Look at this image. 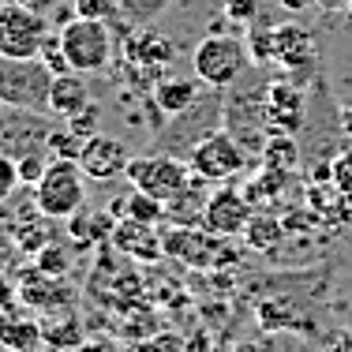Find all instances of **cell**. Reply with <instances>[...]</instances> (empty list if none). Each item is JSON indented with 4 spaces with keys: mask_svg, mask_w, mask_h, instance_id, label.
I'll use <instances>...</instances> for the list:
<instances>
[{
    "mask_svg": "<svg viewBox=\"0 0 352 352\" xmlns=\"http://www.w3.org/2000/svg\"><path fill=\"white\" fill-rule=\"evenodd\" d=\"M221 116H225V90H210V87H206L195 102L184 109V113L169 116V120H165V128L154 131V150L173 154V157H184V162H188V154L206 135L221 131Z\"/></svg>",
    "mask_w": 352,
    "mask_h": 352,
    "instance_id": "1",
    "label": "cell"
},
{
    "mask_svg": "<svg viewBox=\"0 0 352 352\" xmlns=\"http://www.w3.org/2000/svg\"><path fill=\"white\" fill-rule=\"evenodd\" d=\"M60 38V49H64V60L75 75H102L109 64H113V53H116V41H113V27L109 23H98V19H68L60 23L56 30Z\"/></svg>",
    "mask_w": 352,
    "mask_h": 352,
    "instance_id": "2",
    "label": "cell"
},
{
    "mask_svg": "<svg viewBox=\"0 0 352 352\" xmlns=\"http://www.w3.org/2000/svg\"><path fill=\"white\" fill-rule=\"evenodd\" d=\"M38 210L49 217V221H68L82 210L87 203V176H82L79 162L72 157H53L41 173V180L30 188Z\"/></svg>",
    "mask_w": 352,
    "mask_h": 352,
    "instance_id": "3",
    "label": "cell"
},
{
    "mask_svg": "<svg viewBox=\"0 0 352 352\" xmlns=\"http://www.w3.org/2000/svg\"><path fill=\"white\" fill-rule=\"evenodd\" d=\"M248 68V45L236 34H206L191 53V72L203 87L229 90Z\"/></svg>",
    "mask_w": 352,
    "mask_h": 352,
    "instance_id": "4",
    "label": "cell"
},
{
    "mask_svg": "<svg viewBox=\"0 0 352 352\" xmlns=\"http://www.w3.org/2000/svg\"><path fill=\"white\" fill-rule=\"evenodd\" d=\"M49 87H53V72L38 56H30V60L0 56V102L8 109L49 113Z\"/></svg>",
    "mask_w": 352,
    "mask_h": 352,
    "instance_id": "5",
    "label": "cell"
},
{
    "mask_svg": "<svg viewBox=\"0 0 352 352\" xmlns=\"http://www.w3.org/2000/svg\"><path fill=\"white\" fill-rule=\"evenodd\" d=\"M124 176H128V184L135 191H142V195L157 199V203H169V199H176L184 188H188L191 169H188V162H184V157L162 154V150H150V154L131 157L128 169H124Z\"/></svg>",
    "mask_w": 352,
    "mask_h": 352,
    "instance_id": "6",
    "label": "cell"
},
{
    "mask_svg": "<svg viewBox=\"0 0 352 352\" xmlns=\"http://www.w3.org/2000/svg\"><path fill=\"white\" fill-rule=\"evenodd\" d=\"M251 162H255V157H251V150L240 146V142L232 139L225 128L214 131V135H206L188 154V169L195 173L199 180H206V184H229V180H236V176L244 173Z\"/></svg>",
    "mask_w": 352,
    "mask_h": 352,
    "instance_id": "7",
    "label": "cell"
},
{
    "mask_svg": "<svg viewBox=\"0 0 352 352\" xmlns=\"http://www.w3.org/2000/svg\"><path fill=\"white\" fill-rule=\"evenodd\" d=\"M49 38V19L30 8L4 0L0 4V56H15V60H30L41 53V41Z\"/></svg>",
    "mask_w": 352,
    "mask_h": 352,
    "instance_id": "8",
    "label": "cell"
},
{
    "mask_svg": "<svg viewBox=\"0 0 352 352\" xmlns=\"http://www.w3.org/2000/svg\"><path fill=\"white\" fill-rule=\"evenodd\" d=\"M49 135L53 124L41 113H27V109H8L0 120V154H8L12 162L34 154H49Z\"/></svg>",
    "mask_w": 352,
    "mask_h": 352,
    "instance_id": "9",
    "label": "cell"
},
{
    "mask_svg": "<svg viewBox=\"0 0 352 352\" xmlns=\"http://www.w3.org/2000/svg\"><path fill=\"white\" fill-rule=\"evenodd\" d=\"M263 120H266V135H296L307 124V98L296 82L289 79H274L266 82L263 94Z\"/></svg>",
    "mask_w": 352,
    "mask_h": 352,
    "instance_id": "10",
    "label": "cell"
},
{
    "mask_svg": "<svg viewBox=\"0 0 352 352\" xmlns=\"http://www.w3.org/2000/svg\"><path fill=\"white\" fill-rule=\"evenodd\" d=\"M225 236H214V232H206L203 225H173L169 232L162 236V248L165 255L180 258V263L188 266H214V263H225V258H236V251H221Z\"/></svg>",
    "mask_w": 352,
    "mask_h": 352,
    "instance_id": "11",
    "label": "cell"
},
{
    "mask_svg": "<svg viewBox=\"0 0 352 352\" xmlns=\"http://www.w3.org/2000/svg\"><path fill=\"white\" fill-rule=\"evenodd\" d=\"M251 214H255V206L248 203L244 191H236V188H217V191H210V199H206L203 221H199V225H203L206 232H214V236L232 240V236H240V232L248 229Z\"/></svg>",
    "mask_w": 352,
    "mask_h": 352,
    "instance_id": "12",
    "label": "cell"
},
{
    "mask_svg": "<svg viewBox=\"0 0 352 352\" xmlns=\"http://www.w3.org/2000/svg\"><path fill=\"white\" fill-rule=\"evenodd\" d=\"M75 162H79L82 176H90V180H116V176H124V169H128L131 150H128V142H120L113 135H90L82 142Z\"/></svg>",
    "mask_w": 352,
    "mask_h": 352,
    "instance_id": "13",
    "label": "cell"
},
{
    "mask_svg": "<svg viewBox=\"0 0 352 352\" xmlns=\"http://www.w3.org/2000/svg\"><path fill=\"white\" fill-rule=\"evenodd\" d=\"M274 64L292 72L315 68V38L304 27H274Z\"/></svg>",
    "mask_w": 352,
    "mask_h": 352,
    "instance_id": "14",
    "label": "cell"
},
{
    "mask_svg": "<svg viewBox=\"0 0 352 352\" xmlns=\"http://www.w3.org/2000/svg\"><path fill=\"white\" fill-rule=\"evenodd\" d=\"M109 240H113L124 255L142 258V263H154V258L165 255L162 236L154 232V225H139V221H128V217L116 221V229H113V236H109Z\"/></svg>",
    "mask_w": 352,
    "mask_h": 352,
    "instance_id": "15",
    "label": "cell"
},
{
    "mask_svg": "<svg viewBox=\"0 0 352 352\" xmlns=\"http://www.w3.org/2000/svg\"><path fill=\"white\" fill-rule=\"evenodd\" d=\"M87 105H94L90 102V90H87V82H82V75H53V87H49V113L53 116H60V120H72L75 113H82Z\"/></svg>",
    "mask_w": 352,
    "mask_h": 352,
    "instance_id": "16",
    "label": "cell"
},
{
    "mask_svg": "<svg viewBox=\"0 0 352 352\" xmlns=\"http://www.w3.org/2000/svg\"><path fill=\"white\" fill-rule=\"evenodd\" d=\"M199 94H203V90H199V79H176V75H169V79H157L154 82L150 102H154L157 113L176 116V113H184V109L195 102Z\"/></svg>",
    "mask_w": 352,
    "mask_h": 352,
    "instance_id": "17",
    "label": "cell"
},
{
    "mask_svg": "<svg viewBox=\"0 0 352 352\" xmlns=\"http://www.w3.org/2000/svg\"><path fill=\"white\" fill-rule=\"evenodd\" d=\"M128 56L139 64L142 72H162L169 68L173 60V45L165 34H150V30H142V34H135L128 41Z\"/></svg>",
    "mask_w": 352,
    "mask_h": 352,
    "instance_id": "18",
    "label": "cell"
},
{
    "mask_svg": "<svg viewBox=\"0 0 352 352\" xmlns=\"http://www.w3.org/2000/svg\"><path fill=\"white\" fill-rule=\"evenodd\" d=\"M64 296H68V289H64V281L56 278V274H27V281H23V300L34 307H49V311H56V307L64 304Z\"/></svg>",
    "mask_w": 352,
    "mask_h": 352,
    "instance_id": "19",
    "label": "cell"
},
{
    "mask_svg": "<svg viewBox=\"0 0 352 352\" xmlns=\"http://www.w3.org/2000/svg\"><path fill=\"white\" fill-rule=\"evenodd\" d=\"M296 165H300V146L292 142V135H266L263 150H258V169L292 173Z\"/></svg>",
    "mask_w": 352,
    "mask_h": 352,
    "instance_id": "20",
    "label": "cell"
},
{
    "mask_svg": "<svg viewBox=\"0 0 352 352\" xmlns=\"http://www.w3.org/2000/svg\"><path fill=\"white\" fill-rule=\"evenodd\" d=\"M0 345L12 352H34L41 345V326L27 318H0Z\"/></svg>",
    "mask_w": 352,
    "mask_h": 352,
    "instance_id": "21",
    "label": "cell"
},
{
    "mask_svg": "<svg viewBox=\"0 0 352 352\" xmlns=\"http://www.w3.org/2000/svg\"><path fill=\"white\" fill-rule=\"evenodd\" d=\"M116 210L128 217V221L157 225V221L165 217V203H157V199H150V195H142V191L131 188V191H128V199H120V203H116Z\"/></svg>",
    "mask_w": 352,
    "mask_h": 352,
    "instance_id": "22",
    "label": "cell"
},
{
    "mask_svg": "<svg viewBox=\"0 0 352 352\" xmlns=\"http://www.w3.org/2000/svg\"><path fill=\"white\" fill-rule=\"evenodd\" d=\"M244 236H248V248L274 251V248H278V236H281V225H278V217H274V214H251Z\"/></svg>",
    "mask_w": 352,
    "mask_h": 352,
    "instance_id": "23",
    "label": "cell"
},
{
    "mask_svg": "<svg viewBox=\"0 0 352 352\" xmlns=\"http://www.w3.org/2000/svg\"><path fill=\"white\" fill-rule=\"evenodd\" d=\"M72 12L79 19H98V23H120V0H72Z\"/></svg>",
    "mask_w": 352,
    "mask_h": 352,
    "instance_id": "24",
    "label": "cell"
},
{
    "mask_svg": "<svg viewBox=\"0 0 352 352\" xmlns=\"http://www.w3.org/2000/svg\"><path fill=\"white\" fill-rule=\"evenodd\" d=\"M165 4H169V0H120V19L128 23V27H142V23H150L157 12H165Z\"/></svg>",
    "mask_w": 352,
    "mask_h": 352,
    "instance_id": "25",
    "label": "cell"
},
{
    "mask_svg": "<svg viewBox=\"0 0 352 352\" xmlns=\"http://www.w3.org/2000/svg\"><path fill=\"white\" fill-rule=\"evenodd\" d=\"M330 184L352 203V150H341L330 162Z\"/></svg>",
    "mask_w": 352,
    "mask_h": 352,
    "instance_id": "26",
    "label": "cell"
},
{
    "mask_svg": "<svg viewBox=\"0 0 352 352\" xmlns=\"http://www.w3.org/2000/svg\"><path fill=\"white\" fill-rule=\"evenodd\" d=\"M38 60L45 64L53 75H68L72 68H68V60H64V49H60V38L56 34H49L45 41H41V53H38Z\"/></svg>",
    "mask_w": 352,
    "mask_h": 352,
    "instance_id": "27",
    "label": "cell"
},
{
    "mask_svg": "<svg viewBox=\"0 0 352 352\" xmlns=\"http://www.w3.org/2000/svg\"><path fill=\"white\" fill-rule=\"evenodd\" d=\"M19 188H23V180H19V169H15V162H12L8 154H0V206H4Z\"/></svg>",
    "mask_w": 352,
    "mask_h": 352,
    "instance_id": "28",
    "label": "cell"
},
{
    "mask_svg": "<svg viewBox=\"0 0 352 352\" xmlns=\"http://www.w3.org/2000/svg\"><path fill=\"white\" fill-rule=\"evenodd\" d=\"M15 263H19V244H15L12 229H8L4 217H0V274L15 270Z\"/></svg>",
    "mask_w": 352,
    "mask_h": 352,
    "instance_id": "29",
    "label": "cell"
},
{
    "mask_svg": "<svg viewBox=\"0 0 352 352\" xmlns=\"http://www.w3.org/2000/svg\"><path fill=\"white\" fill-rule=\"evenodd\" d=\"M225 15L240 27H251L258 19V0H225Z\"/></svg>",
    "mask_w": 352,
    "mask_h": 352,
    "instance_id": "30",
    "label": "cell"
},
{
    "mask_svg": "<svg viewBox=\"0 0 352 352\" xmlns=\"http://www.w3.org/2000/svg\"><path fill=\"white\" fill-rule=\"evenodd\" d=\"M15 4H23V8H30V12H38V15H45V19H49V12L60 8V0H15Z\"/></svg>",
    "mask_w": 352,
    "mask_h": 352,
    "instance_id": "31",
    "label": "cell"
},
{
    "mask_svg": "<svg viewBox=\"0 0 352 352\" xmlns=\"http://www.w3.org/2000/svg\"><path fill=\"white\" fill-rule=\"evenodd\" d=\"M229 352H263V349H258L255 341H236V345H232Z\"/></svg>",
    "mask_w": 352,
    "mask_h": 352,
    "instance_id": "32",
    "label": "cell"
},
{
    "mask_svg": "<svg viewBox=\"0 0 352 352\" xmlns=\"http://www.w3.org/2000/svg\"><path fill=\"white\" fill-rule=\"evenodd\" d=\"M341 131H345V135H352V105L341 113Z\"/></svg>",
    "mask_w": 352,
    "mask_h": 352,
    "instance_id": "33",
    "label": "cell"
},
{
    "mask_svg": "<svg viewBox=\"0 0 352 352\" xmlns=\"http://www.w3.org/2000/svg\"><path fill=\"white\" fill-rule=\"evenodd\" d=\"M281 4H285V8H289V4H292V8H307L311 0H281Z\"/></svg>",
    "mask_w": 352,
    "mask_h": 352,
    "instance_id": "34",
    "label": "cell"
},
{
    "mask_svg": "<svg viewBox=\"0 0 352 352\" xmlns=\"http://www.w3.org/2000/svg\"><path fill=\"white\" fill-rule=\"evenodd\" d=\"M341 352H352V333H345V341H341Z\"/></svg>",
    "mask_w": 352,
    "mask_h": 352,
    "instance_id": "35",
    "label": "cell"
},
{
    "mask_svg": "<svg viewBox=\"0 0 352 352\" xmlns=\"http://www.w3.org/2000/svg\"><path fill=\"white\" fill-rule=\"evenodd\" d=\"M4 113H8V105H4V102H0V120H4Z\"/></svg>",
    "mask_w": 352,
    "mask_h": 352,
    "instance_id": "36",
    "label": "cell"
},
{
    "mask_svg": "<svg viewBox=\"0 0 352 352\" xmlns=\"http://www.w3.org/2000/svg\"><path fill=\"white\" fill-rule=\"evenodd\" d=\"M0 4H4V0H0Z\"/></svg>",
    "mask_w": 352,
    "mask_h": 352,
    "instance_id": "37",
    "label": "cell"
}]
</instances>
